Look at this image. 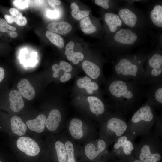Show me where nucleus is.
Returning <instances> with one entry per match:
<instances>
[{"label": "nucleus", "mask_w": 162, "mask_h": 162, "mask_svg": "<svg viewBox=\"0 0 162 162\" xmlns=\"http://www.w3.org/2000/svg\"><path fill=\"white\" fill-rule=\"evenodd\" d=\"M10 107L14 112H18L23 107L24 102L20 93L16 90H13L9 94Z\"/></svg>", "instance_id": "6ab92c4d"}, {"label": "nucleus", "mask_w": 162, "mask_h": 162, "mask_svg": "<svg viewBox=\"0 0 162 162\" xmlns=\"http://www.w3.org/2000/svg\"><path fill=\"white\" fill-rule=\"evenodd\" d=\"M27 2L26 1H16L15 4L18 8L23 9L28 6Z\"/></svg>", "instance_id": "e433bc0d"}, {"label": "nucleus", "mask_w": 162, "mask_h": 162, "mask_svg": "<svg viewBox=\"0 0 162 162\" xmlns=\"http://www.w3.org/2000/svg\"><path fill=\"white\" fill-rule=\"evenodd\" d=\"M46 35L50 40L58 47L62 48L64 47V40L58 34L47 31L46 32Z\"/></svg>", "instance_id": "bb28decb"}, {"label": "nucleus", "mask_w": 162, "mask_h": 162, "mask_svg": "<svg viewBox=\"0 0 162 162\" xmlns=\"http://www.w3.org/2000/svg\"><path fill=\"white\" fill-rule=\"evenodd\" d=\"M4 76V69L0 67V82L3 80Z\"/></svg>", "instance_id": "a18cd8bd"}, {"label": "nucleus", "mask_w": 162, "mask_h": 162, "mask_svg": "<svg viewBox=\"0 0 162 162\" xmlns=\"http://www.w3.org/2000/svg\"><path fill=\"white\" fill-rule=\"evenodd\" d=\"M0 162H1V161H0Z\"/></svg>", "instance_id": "de8ad7c7"}, {"label": "nucleus", "mask_w": 162, "mask_h": 162, "mask_svg": "<svg viewBox=\"0 0 162 162\" xmlns=\"http://www.w3.org/2000/svg\"><path fill=\"white\" fill-rule=\"evenodd\" d=\"M125 2V3L121 5L116 11L124 27L151 32L145 12L134 4Z\"/></svg>", "instance_id": "0eeeda50"}, {"label": "nucleus", "mask_w": 162, "mask_h": 162, "mask_svg": "<svg viewBox=\"0 0 162 162\" xmlns=\"http://www.w3.org/2000/svg\"><path fill=\"white\" fill-rule=\"evenodd\" d=\"M8 29L15 31L16 28L9 25L4 19L0 18V31L2 32H5L8 31Z\"/></svg>", "instance_id": "2f4dec72"}, {"label": "nucleus", "mask_w": 162, "mask_h": 162, "mask_svg": "<svg viewBox=\"0 0 162 162\" xmlns=\"http://www.w3.org/2000/svg\"><path fill=\"white\" fill-rule=\"evenodd\" d=\"M82 68L85 73L92 79L104 81L100 66L91 61L85 60L82 64Z\"/></svg>", "instance_id": "2eb2a0df"}, {"label": "nucleus", "mask_w": 162, "mask_h": 162, "mask_svg": "<svg viewBox=\"0 0 162 162\" xmlns=\"http://www.w3.org/2000/svg\"><path fill=\"white\" fill-rule=\"evenodd\" d=\"M61 70H64L65 72H69L71 71L73 69L71 65L68 62L65 61H61L59 63Z\"/></svg>", "instance_id": "473e14b6"}, {"label": "nucleus", "mask_w": 162, "mask_h": 162, "mask_svg": "<svg viewBox=\"0 0 162 162\" xmlns=\"http://www.w3.org/2000/svg\"><path fill=\"white\" fill-rule=\"evenodd\" d=\"M74 43L73 41H70L66 46L65 54L68 59L70 61H72L73 56L75 53L73 50Z\"/></svg>", "instance_id": "c756f323"}, {"label": "nucleus", "mask_w": 162, "mask_h": 162, "mask_svg": "<svg viewBox=\"0 0 162 162\" xmlns=\"http://www.w3.org/2000/svg\"><path fill=\"white\" fill-rule=\"evenodd\" d=\"M109 145L104 139L100 138L86 145L85 154L88 158L92 160L106 152Z\"/></svg>", "instance_id": "f8f14e48"}, {"label": "nucleus", "mask_w": 162, "mask_h": 162, "mask_svg": "<svg viewBox=\"0 0 162 162\" xmlns=\"http://www.w3.org/2000/svg\"><path fill=\"white\" fill-rule=\"evenodd\" d=\"M104 20L109 35L114 33L124 27L122 20L116 13L109 11L105 13Z\"/></svg>", "instance_id": "4468645a"}, {"label": "nucleus", "mask_w": 162, "mask_h": 162, "mask_svg": "<svg viewBox=\"0 0 162 162\" xmlns=\"http://www.w3.org/2000/svg\"><path fill=\"white\" fill-rule=\"evenodd\" d=\"M17 146L21 151L31 156L37 155L40 152V148L37 143L28 137L19 138L17 140Z\"/></svg>", "instance_id": "ddd939ff"}, {"label": "nucleus", "mask_w": 162, "mask_h": 162, "mask_svg": "<svg viewBox=\"0 0 162 162\" xmlns=\"http://www.w3.org/2000/svg\"><path fill=\"white\" fill-rule=\"evenodd\" d=\"M49 4L53 8H54L56 5H59L61 2L58 0H49L48 1Z\"/></svg>", "instance_id": "a19ab883"}, {"label": "nucleus", "mask_w": 162, "mask_h": 162, "mask_svg": "<svg viewBox=\"0 0 162 162\" xmlns=\"http://www.w3.org/2000/svg\"><path fill=\"white\" fill-rule=\"evenodd\" d=\"M146 88L144 96L147 100L158 110L162 107V79L153 81Z\"/></svg>", "instance_id": "9b49d317"}, {"label": "nucleus", "mask_w": 162, "mask_h": 162, "mask_svg": "<svg viewBox=\"0 0 162 162\" xmlns=\"http://www.w3.org/2000/svg\"><path fill=\"white\" fill-rule=\"evenodd\" d=\"M123 1L95 0V4L105 10L110 9V11L115 13L118 8L122 5Z\"/></svg>", "instance_id": "5701e85b"}, {"label": "nucleus", "mask_w": 162, "mask_h": 162, "mask_svg": "<svg viewBox=\"0 0 162 162\" xmlns=\"http://www.w3.org/2000/svg\"><path fill=\"white\" fill-rule=\"evenodd\" d=\"M106 93L114 110H119L127 116L139 107L146 88L136 80H123L112 75L104 81Z\"/></svg>", "instance_id": "f257e3e1"}, {"label": "nucleus", "mask_w": 162, "mask_h": 162, "mask_svg": "<svg viewBox=\"0 0 162 162\" xmlns=\"http://www.w3.org/2000/svg\"><path fill=\"white\" fill-rule=\"evenodd\" d=\"M80 24L82 31L86 34L93 33L95 32L97 29L96 27L92 23L88 17L82 19L80 21Z\"/></svg>", "instance_id": "b1692460"}, {"label": "nucleus", "mask_w": 162, "mask_h": 162, "mask_svg": "<svg viewBox=\"0 0 162 162\" xmlns=\"http://www.w3.org/2000/svg\"><path fill=\"white\" fill-rule=\"evenodd\" d=\"M47 29L50 32L64 35L71 30L72 26L65 22H56L50 23L47 26Z\"/></svg>", "instance_id": "aec40b11"}, {"label": "nucleus", "mask_w": 162, "mask_h": 162, "mask_svg": "<svg viewBox=\"0 0 162 162\" xmlns=\"http://www.w3.org/2000/svg\"><path fill=\"white\" fill-rule=\"evenodd\" d=\"M92 82L90 78L85 76L78 79L77 81L76 84L79 88L86 89L88 93L91 94L94 92L90 87Z\"/></svg>", "instance_id": "cd10ccee"}, {"label": "nucleus", "mask_w": 162, "mask_h": 162, "mask_svg": "<svg viewBox=\"0 0 162 162\" xmlns=\"http://www.w3.org/2000/svg\"><path fill=\"white\" fill-rule=\"evenodd\" d=\"M59 72H54L53 74V76L54 78L57 77L59 75Z\"/></svg>", "instance_id": "49530a36"}, {"label": "nucleus", "mask_w": 162, "mask_h": 162, "mask_svg": "<svg viewBox=\"0 0 162 162\" xmlns=\"http://www.w3.org/2000/svg\"><path fill=\"white\" fill-rule=\"evenodd\" d=\"M84 55L80 52H75L74 54L72 61L75 64H78L80 61H82L84 58Z\"/></svg>", "instance_id": "72a5a7b5"}, {"label": "nucleus", "mask_w": 162, "mask_h": 162, "mask_svg": "<svg viewBox=\"0 0 162 162\" xmlns=\"http://www.w3.org/2000/svg\"><path fill=\"white\" fill-rule=\"evenodd\" d=\"M149 51L147 48H143L135 52L127 53L117 56L112 62V75L122 80H134L143 84V65Z\"/></svg>", "instance_id": "f03ea898"}, {"label": "nucleus", "mask_w": 162, "mask_h": 162, "mask_svg": "<svg viewBox=\"0 0 162 162\" xmlns=\"http://www.w3.org/2000/svg\"><path fill=\"white\" fill-rule=\"evenodd\" d=\"M62 120V116L60 111L57 109H53L50 112L46 119L45 125L50 131H54L58 127Z\"/></svg>", "instance_id": "f3484780"}, {"label": "nucleus", "mask_w": 162, "mask_h": 162, "mask_svg": "<svg viewBox=\"0 0 162 162\" xmlns=\"http://www.w3.org/2000/svg\"><path fill=\"white\" fill-rule=\"evenodd\" d=\"M101 124L100 138L105 140L109 145L127 131L128 122L124 115L119 110L110 112Z\"/></svg>", "instance_id": "423d86ee"}, {"label": "nucleus", "mask_w": 162, "mask_h": 162, "mask_svg": "<svg viewBox=\"0 0 162 162\" xmlns=\"http://www.w3.org/2000/svg\"><path fill=\"white\" fill-rule=\"evenodd\" d=\"M119 162H143L136 158L134 156H131L126 159L121 160Z\"/></svg>", "instance_id": "4c0bfd02"}, {"label": "nucleus", "mask_w": 162, "mask_h": 162, "mask_svg": "<svg viewBox=\"0 0 162 162\" xmlns=\"http://www.w3.org/2000/svg\"><path fill=\"white\" fill-rule=\"evenodd\" d=\"M9 11L12 16H15L16 17L22 16V14L16 8H11L9 9Z\"/></svg>", "instance_id": "ea45409f"}, {"label": "nucleus", "mask_w": 162, "mask_h": 162, "mask_svg": "<svg viewBox=\"0 0 162 162\" xmlns=\"http://www.w3.org/2000/svg\"><path fill=\"white\" fill-rule=\"evenodd\" d=\"M14 21L17 24L20 26L25 25L27 23L26 18L22 16L16 17L14 19Z\"/></svg>", "instance_id": "c9c22d12"}, {"label": "nucleus", "mask_w": 162, "mask_h": 162, "mask_svg": "<svg viewBox=\"0 0 162 162\" xmlns=\"http://www.w3.org/2000/svg\"><path fill=\"white\" fill-rule=\"evenodd\" d=\"M17 87L19 92L26 99L31 100L35 97V90L29 81L26 79H21L18 82Z\"/></svg>", "instance_id": "dca6fc26"}, {"label": "nucleus", "mask_w": 162, "mask_h": 162, "mask_svg": "<svg viewBox=\"0 0 162 162\" xmlns=\"http://www.w3.org/2000/svg\"><path fill=\"white\" fill-rule=\"evenodd\" d=\"M55 148L59 162H67V155L64 144L57 141L55 144Z\"/></svg>", "instance_id": "393cba45"}, {"label": "nucleus", "mask_w": 162, "mask_h": 162, "mask_svg": "<svg viewBox=\"0 0 162 162\" xmlns=\"http://www.w3.org/2000/svg\"><path fill=\"white\" fill-rule=\"evenodd\" d=\"M134 140L126 134L119 137L114 142L112 154L121 160L132 156L137 145Z\"/></svg>", "instance_id": "1a4fd4ad"}, {"label": "nucleus", "mask_w": 162, "mask_h": 162, "mask_svg": "<svg viewBox=\"0 0 162 162\" xmlns=\"http://www.w3.org/2000/svg\"><path fill=\"white\" fill-rule=\"evenodd\" d=\"M4 18L7 22L9 23L12 24L14 21V19L11 16L8 15H5L4 16Z\"/></svg>", "instance_id": "79ce46f5"}, {"label": "nucleus", "mask_w": 162, "mask_h": 162, "mask_svg": "<svg viewBox=\"0 0 162 162\" xmlns=\"http://www.w3.org/2000/svg\"><path fill=\"white\" fill-rule=\"evenodd\" d=\"M83 124L82 121L77 118H74L70 122L69 129L73 138L76 140L82 139L83 136Z\"/></svg>", "instance_id": "a211bd4d"}, {"label": "nucleus", "mask_w": 162, "mask_h": 162, "mask_svg": "<svg viewBox=\"0 0 162 162\" xmlns=\"http://www.w3.org/2000/svg\"><path fill=\"white\" fill-rule=\"evenodd\" d=\"M47 16L50 19H56L60 16V12L58 10H48L46 12Z\"/></svg>", "instance_id": "f704fd0d"}, {"label": "nucleus", "mask_w": 162, "mask_h": 162, "mask_svg": "<svg viewBox=\"0 0 162 162\" xmlns=\"http://www.w3.org/2000/svg\"><path fill=\"white\" fill-rule=\"evenodd\" d=\"M71 77V74L68 72H65L64 74L61 77L60 81L64 82L69 80Z\"/></svg>", "instance_id": "58836bf2"}, {"label": "nucleus", "mask_w": 162, "mask_h": 162, "mask_svg": "<svg viewBox=\"0 0 162 162\" xmlns=\"http://www.w3.org/2000/svg\"><path fill=\"white\" fill-rule=\"evenodd\" d=\"M154 108L148 100L139 107L128 122L126 134L135 140L137 136L150 132L157 116Z\"/></svg>", "instance_id": "20e7f679"}, {"label": "nucleus", "mask_w": 162, "mask_h": 162, "mask_svg": "<svg viewBox=\"0 0 162 162\" xmlns=\"http://www.w3.org/2000/svg\"><path fill=\"white\" fill-rule=\"evenodd\" d=\"M7 32L10 36L12 38H16L18 36V34L16 32L14 31H10L8 30Z\"/></svg>", "instance_id": "c03bdc74"}, {"label": "nucleus", "mask_w": 162, "mask_h": 162, "mask_svg": "<svg viewBox=\"0 0 162 162\" xmlns=\"http://www.w3.org/2000/svg\"><path fill=\"white\" fill-rule=\"evenodd\" d=\"M147 4L145 12L149 26L160 33L162 29V1H149Z\"/></svg>", "instance_id": "9d476101"}, {"label": "nucleus", "mask_w": 162, "mask_h": 162, "mask_svg": "<svg viewBox=\"0 0 162 162\" xmlns=\"http://www.w3.org/2000/svg\"><path fill=\"white\" fill-rule=\"evenodd\" d=\"M71 8L72 10L71 14L73 18L76 20H79L82 19L87 17L89 14V10H80L78 6L75 3L71 4Z\"/></svg>", "instance_id": "a878e982"}, {"label": "nucleus", "mask_w": 162, "mask_h": 162, "mask_svg": "<svg viewBox=\"0 0 162 162\" xmlns=\"http://www.w3.org/2000/svg\"><path fill=\"white\" fill-rule=\"evenodd\" d=\"M162 115L157 116L155 123H156L155 129L154 133L160 137L162 136Z\"/></svg>", "instance_id": "7c9ffc66"}, {"label": "nucleus", "mask_w": 162, "mask_h": 162, "mask_svg": "<svg viewBox=\"0 0 162 162\" xmlns=\"http://www.w3.org/2000/svg\"><path fill=\"white\" fill-rule=\"evenodd\" d=\"M11 128L15 134L20 136L24 135L27 130L26 125L19 117L14 116L10 119Z\"/></svg>", "instance_id": "4be33fe9"}, {"label": "nucleus", "mask_w": 162, "mask_h": 162, "mask_svg": "<svg viewBox=\"0 0 162 162\" xmlns=\"http://www.w3.org/2000/svg\"><path fill=\"white\" fill-rule=\"evenodd\" d=\"M146 62L144 84L162 79V47L157 46L149 50Z\"/></svg>", "instance_id": "6e6552de"}, {"label": "nucleus", "mask_w": 162, "mask_h": 162, "mask_svg": "<svg viewBox=\"0 0 162 162\" xmlns=\"http://www.w3.org/2000/svg\"><path fill=\"white\" fill-rule=\"evenodd\" d=\"M46 118L44 115L40 114L34 119L27 121L26 124L30 130L38 133H41L45 129Z\"/></svg>", "instance_id": "412c9836"}, {"label": "nucleus", "mask_w": 162, "mask_h": 162, "mask_svg": "<svg viewBox=\"0 0 162 162\" xmlns=\"http://www.w3.org/2000/svg\"><path fill=\"white\" fill-rule=\"evenodd\" d=\"M152 32L123 27L109 35L107 39L110 57L112 62L117 56L131 52L134 49L148 42Z\"/></svg>", "instance_id": "7ed1b4c3"}, {"label": "nucleus", "mask_w": 162, "mask_h": 162, "mask_svg": "<svg viewBox=\"0 0 162 162\" xmlns=\"http://www.w3.org/2000/svg\"><path fill=\"white\" fill-rule=\"evenodd\" d=\"M67 155V162H76L74 156V145L70 141H66L65 144Z\"/></svg>", "instance_id": "c85d7f7f"}, {"label": "nucleus", "mask_w": 162, "mask_h": 162, "mask_svg": "<svg viewBox=\"0 0 162 162\" xmlns=\"http://www.w3.org/2000/svg\"><path fill=\"white\" fill-rule=\"evenodd\" d=\"M52 69L54 72H59L60 70H61L59 65L57 64H54L52 66Z\"/></svg>", "instance_id": "37998d69"}, {"label": "nucleus", "mask_w": 162, "mask_h": 162, "mask_svg": "<svg viewBox=\"0 0 162 162\" xmlns=\"http://www.w3.org/2000/svg\"><path fill=\"white\" fill-rule=\"evenodd\" d=\"M162 142L160 137L151 131L141 136L134 154V157L143 162H161Z\"/></svg>", "instance_id": "39448f33"}]
</instances>
